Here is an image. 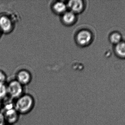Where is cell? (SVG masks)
Masks as SVG:
<instances>
[{
  "label": "cell",
  "instance_id": "1",
  "mask_svg": "<svg viewBox=\"0 0 125 125\" xmlns=\"http://www.w3.org/2000/svg\"><path fill=\"white\" fill-rule=\"evenodd\" d=\"M34 104L33 98L28 94H23L14 102V108L20 114H25L32 109Z\"/></svg>",
  "mask_w": 125,
  "mask_h": 125
},
{
  "label": "cell",
  "instance_id": "2",
  "mask_svg": "<svg viewBox=\"0 0 125 125\" xmlns=\"http://www.w3.org/2000/svg\"><path fill=\"white\" fill-rule=\"evenodd\" d=\"M7 86L8 96L12 100H17L23 94V86L16 80L11 81Z\"/></svg>",
  "mask_w": 125,
  "mask_h": 125
},
{
  "label": "cell",
  "instance_id": "3",
  "mask_svg": "<svg viewBox=\"0 0 125 125\" xmlns=\"http://www.w3.org/2000/svg\"><path fill=\"white\" fill-rule=\"evenodd\" d=\"M3 113L5 123L7 125H14L17 123L19 120L20 114L15 108L5 110Z\"/></svg>",
  "mask_w": 125,
  "mask_h": 125
},
{
  "label": "cell",
  "instance_id": "4",
  "mask_svg": "<svg viewBox=\"0 0 125 125\" xmlns=\"http://www.w3.org/2000/svg\"><path fill=\"white\" fill-rule=\"evenodd\" d=\"M13 25L11 19L7 16L0 17V30L4 33H8L11 31Z\"/></svg>",
  "mask_w": 125,
  "mask_h": 125
},
{
  "label": "cell",
  "instance_id": "5",
  "mask_svg": "<svg viewBox=\"0 0 125 125\" xmlns=\"http://www.w3.org/2000/svg\"><path fill=\"white\" fill-rule=\"evenodd\" d=\"M92 39V35L90 32L86 30L81 31L77 36V40L79 43L81 45L89 44Z\"/></svg>",
  "mask_w": 125,
  "mask_h": 125
},
{
  "label": "cell",
  "instance_id": "6",
  "mask_svg": "<svg viewBox=\"0 0 125 125\" xmlns=\"http://www.w3.org/2000/svg\"><path fill=\"white\" fill-rule=\"evenodd\" d=\"M31 76L28 72L21 70L18 73L16 80L22 86L28 84L31 80Z\"/></svg>",
  "mask_w": 125,
  "mask_h": 125
},
{
  "label": "cell",
  "instance_id": "7",
  "mask_svg": "<svg viewBox=\"0 0 125 125\" xmlns=\"http://www.w3.org/2000/svg\"><path fill=\"white\" fill-rule=\"evenodd\" d=\"M69 8L73 12H80L83 8L82 1L80 0H73L69 1L68 4Z\"/></svg>",
  "mask_w": 125,
  "mask_h": 125
},
{
  "label": "cell",
  "instance_id": "8",
  "mask_svg": "<svg viewBox=\"0 0 125 125\" xmlns=\"http://www.w3.org/2000/svg\"><path fill=\"white\" fill-rule=\"evenodd\" d=\"M115 50L118 57L122 58H125V42L121 41L116 45Z\"/></svg>",
  "mask_w": 125,
  "mask_h": 125
},
{
  "label": "cell",
  "instance_id": "9",
  "mask_svg": "<svg viewBox=\"0 0 125 125\" xmlns=\"http://www.w3.org/2000/svg\"><path fill=\"white\" fill-rule=\"evenodd\" d=\"M75 14L72 12H67L64 13L63 16V21L65 23L71 24L74 22L75 20Z\"/></svg>",
  "mask_w": 125,
  "mask_h": 125
},
{
  "label": "cell",
  "instance_id": "10",
  "mask_svg": "<svg viewBox=\"0 0 125 125\" xmlns=\"http://www.w3.org/2000/svg\"><path fill=\"white\" fill-rule=\"evenodd\" d=\"M122 36L120 34L117 32L112 33L109 36V40L112 44L117 45L121 42Z\"/></svg>",
  "mask_w": 125,
  "mask_h": 125
},
{
  "label": "cell",
  "instance_id": "11",
  "mask_svg": "<svg viewBox=\"0 0 125 125\" xmlns=\"http://www.w3.org/2000/svg\"><path fill=\"white\" fill-rule=\"evenodd\" d=\"M53 9L55 11L58 13H62L66 10V6L63 2L59 1L55 4Z\"/></svg>",
  "mask_w": 125,
  "mask_h": 125
},
{
  "label": "cell",
  "instance_id": "12",
  "mask_svg": "<svg viewBox=\"0 0 125 125\" xmlns=\"http://www.w3.org/2000/svg\"><path fill=\"white\" fill-rule=\"evenodd\" d=\"M8 97L7 84L0 85V100H3Z\"/></svg>",
  "mask_w": 125,
  "mask_h": 125
},
{
  "label": "cell",
  "instance_id": "13",
  "mask_svg": "<svg viewBox=\"0 0 125 125\" xmlns=\"http://www.w3.org/2000/svg\"><path fill=\"white\" fill-rule=\"evenodd\" d=\"M7 78L6 74L1 71H0V85L6 84Z\"/></svg>",
  "mask_w": 125,
  "mask_h": 125
},
{
  "label": "cell",
  "instance_id": "14",
  "mask_svg": "<svg viewBox=\"0 0 125 125\" xmlns=\"http://www.w3.org/2000/svg\"><path fill=\"white\" fill-rule=\"evenodd\" d=\"M5 123L4 116L3 112L0 111V125H1Z\"/></svg>",
  "mask_w": 125,
  "mask_h": 125
},
{
  "label": "cell",
  "instance_id": "15",
  "mask_svg": "<svg viewBox=\"0 0 125 125\" xmlns=\"http://www.w3.org/2000/svg\"><path fill=\"white\" fill-rule=\"evenodd\" d=\"M3 108V100H0V109Z\"/></svg>",
  "mask_w": 125,
  "mask_h": 125
},
{
  "label": "cell",
  "instance_id": "16",
  "mask_svg": "<svg viewBox=\"0 0 125 125\" xmlns=\"http://www.w3.org/2000/svg\"><path fill=\"white\" fill-rule=\"evenodd\" d=\"M1 31H0V32Z\"/></svg>",
  "mask_w": 125,
  "mask_h": 125
}]
</instances>
